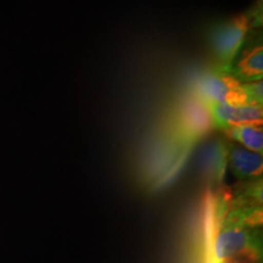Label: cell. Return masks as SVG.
<instances>
[{
	"mask_svg": "<svg viewBox=\"0 0 263 263\" xmlns=\"http://www.w3.org/2000/svg\"><path fill=\"white\" fill-rule=\"evenodd\" d=\"M261 4L256 5L246 14L210 26L207 38L210 51L216 60L217 70L230 72L236 55L244 44L250 26L252 24L257 26L258 18L261 20Z\"/></svg>",
	"mask_w": 263,
	"mask_h": 263,
	"instance_id": "cell-1",
	"label": "cell"
},
{
	"mask_svg": "<svg viewBox=\"0 0 263 263\" xmlns=\"http://www.w3.org/2000/svg\"><path fill=\"white\" fill-rule=\"evenodd\" d=\"M246 222L223 219L215 239V257L218 263H254L258 259L257 239Z\"/></svg>",
	"mask_w": 263,
	"mask_h": 263,
	"instance_id": "cell-2",
	"label": "cell"
},
{
	"mask_svg": "<svg viewBox=\"0 0 263 263\" xmlns=\"http://www.w3.org/2000/svg\"><path fill=\"white\" fill-rule=\"evenodd\" d=\"M197 98L207 104L248 105L242 83L230 72L216 70L201 77L197 84Z\"/></svg>",
	"mask_w": 263,
	"mask_h": 263,
	"instance_id": "cell-3",
	"label": "cell"
},
{
	"mask_svg": "<svg viewBox=\"0 0 263 263\" xmlns=\"http://www.w3.org/2000/svg\"><path fill=\"white\" fill-rule=\"evenodd\" d=\"M213 127L227 129L232 126L262 124V105H228L207 104Z\"/></svg>",
	"mask_w": 263,
	"mask_h": 263,
	"instance_id": "cell-4",
	"label": "cell"
},
{
	"mask_svg": "<svg viewBox=\"0 0 263 263\" xmlns=\"http://www.w3.org/2000/svg\"><path fill=\"white\" fill-rule=\"evenodd\" d=\"M229 141L222 138L203 143L197 153V167L209 182H221L228 166Z\"/></svg>",
	"mask_w": 263,
	"mask_h": 263,
	"instance_id": "cell-5",
	"label": "cell"
},
{
	"mask_svg": "<svg viewBox=\"0 0 263 263\" xmlns=\"http://www.w3.org/2000/svg\"><path fill=\"white\" fill-rule=\"evenodd\" d=\"M263 72V47L261 42H255L245 48L240 55L234 67L230 68V73L240 83L258 81L262 78Z\"/></svg>",
	"mask_w": 263,
	"mask_h": 263,
	"instance_id": "cell-6",
	"label": "cell"
},
{
	"mask_svg": "<svg viewBox=\"0 0 263 263\" xmlns=\"http://www.w3.org/2000/svg\"><path fill=\"white\" fill-rule=\"evenodd\" d=\"M228 164L239 178H257L262 174V154L229 143Z\"/></svg>",
	"mask_w": 263,
	"mask_h": 263,
	"instance_id": "cell-7",
	"label": "cell"
},
{
	"mask_svg": "<svg viewBox=\"0 0 263 263\" xmlns=\"http://www.w3.org/2000/svg\"><path fill=\"white\" fill-rule=\"evenodd\" d=\"M226 134L233 140L239 141L246 149L261 153L263 150L262 124H245V126H232L224 129Z\"/></svg>",
	"mask_w": 263,
	"mask_h": 263,
	"instance_id": "cell-8",
	"label": "cell"
},
{
	"mask_svg": "<svg viewBox=\"0 0 263 263\" xmlns=\"http://www.w3.org/2000/svg\"><path fill=\"white\" fill-rule=\"evenodd\" d=\"M248 105H262V81H254L242 83Z\"/></svg>",
	"mask_w": 263,
	"mask_h": 263,
	"instance_id": "cell-9",
	"label": "cell"
}]
</instances>
